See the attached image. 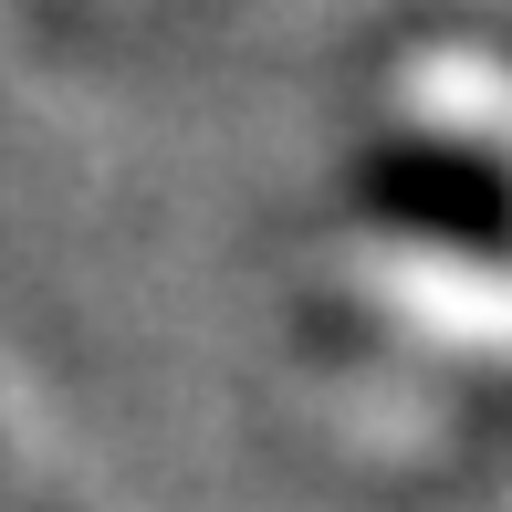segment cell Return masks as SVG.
I'll list each match as a JSON object with an SVG mask.
<instances>
[{"label":"cell","mask_w":512,"mask_h":512,"mask_svg":"<svg viewBox=\"0 0 512 512\" xmlns=\"http://www.w3.org/2000/svg\"><path fill=\"white\" fill-rule=\"evenodd\" d=\"M345 199L377 230L439 241L460 262H512V157L471 136H377L345 178Z\"/></svg>","instance_id":"6da1fadb"}]
</instances>
